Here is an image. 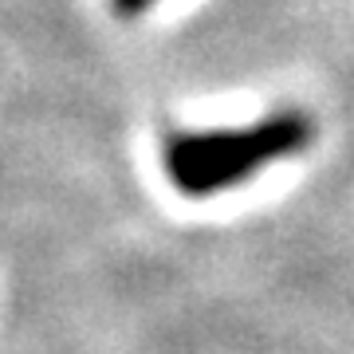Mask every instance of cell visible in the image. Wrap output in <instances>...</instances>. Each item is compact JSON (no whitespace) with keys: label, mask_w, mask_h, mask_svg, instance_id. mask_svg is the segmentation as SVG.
I'll use <instances>...</instances> for the list:
<instances>
[{"label":"cell","mask_w":354,"mask_h":354,"mask_svg":"<svg viewBox=\"0 0 354 354\" xmlns=\"http://www.w3.org/2000/svg\"><path fill=\"white\" fill-rule=\"evenodd\" d=\"M315 138V122L304 111H276L244 130H201L165 142V174L185 197H213L248 181L264 165L299 153Z\"/></svg>","instance_id":"obj_1"},{"label":"cell","mask_w":354,"mask_h":354,"mask_svg":"<svg viewBox=\"0 0 354 354\" xmlns=\"http://www.w3.org/2000/svg\"><path fill=\"white\" fill-rule=\"evenodd\" d=\"M153 0H111V8L118 16H138V12H146Z\"/></svg>","instance_id":"obj_2"}]
</instances>
